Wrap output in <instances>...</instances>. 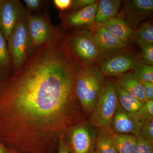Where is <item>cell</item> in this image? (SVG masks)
I'll return each mask as SVG.
<instances>
[{
    "label": "cell",
    "instance_id": "9c48e42d",
    "mask_svg": "<svg viewBox=\"0 0 153 153\" xmlns=\"http://www.w3.org/2000/svg\"><path fill=\"white\" fill-rule=\"evenodd\" d=\"M138 60L130 52H121L102 60L99 68L105 76H117L134 70Z\"/></svg>",
    "mask_w": 153,
    "mask_h": 153
},
{
    "label": "cell",
    "instance_id": "83f0119b",
    "mask_svg": "<svg viewBox=\"0 0 153 153\" xmlns=\"http://www.w3.org/2000/svg\"><path fill=\"white\" fill-rule=\"evenodd\" d=\"M96 1L95 0H74L72 1L71 7L74 10H79L94 4Z\"/></svg>",
    "mask_w": 153,
    "mask_h": 153
},
{
    "label": "cell",
    "instance_id": "9a60e30c",
    "mask_svg": "<svg viewBox=\"0 0 153 153\" xmlns=\"http://www.w3.org/2000/svg\"><path fill=\"white\" fill-rule=\"evenodd\" d=\"M99 27L105 28L122 41L127 43L135 33L123 19L119 17H115Z\"/></svg>",
    "mask_w": 153,
    "mask_h": 153
},
{
    "label": "cell",
    "instance_id": "d6986e66",
    "mask_svg": "<svg viewBox=\"0 0 153 153\" xmlns=\"http://www.w3.org/2000/svg\"><path fill=\"white\" fill-rule=\"evenodd\" d=\"M116 88L117 100L122 107L131 114L138 112L144 102L123 90L116 82Z\"/></svg>",
    "mask_w": 153,
    "mask_h": 153
},
{
    "label": "cell",
    "instance_id": "cb8c5ba5",
    "mask_svg": "<svg viewBox=\"0 0 153 153\" xmlns=\"http://www.w3.org/2000/svg\"><path fill=\"white\" fill-rule=\"evenodd\" d=\"M137 141L133 153H153V145L140 134L137 137Z\"/></svg>",
    "mask_w": 153,
    "mask_h": 153
},
{
    "label": "cell",
    "instance_id": "5bb4252c",
    "mask_svg": "<svg viewBox=\"0 0 153 153\" xmlns=\"http://www.w3.org/2000/svg\"><path fill=\"white\" fill-rule=\"evenodd\" d=\"M115 81L123 90L142 102H146L142 82L134 72L129 71L117 76Z\"/></svg>",
    "mask_w": 153,
    "mask_h": 153
},
{
    "label": "cell",
    "instance_id": "7a4b0ae2",
    "mask_svg": "<svg viewBox=\"0 0 153 153\" xmlns=\"http://www.w3.org/2000/svg\"><path fill=\"white\" fill-rule=\"evenodd\" d=\"M105 79L99 67L80 64L75 81V94L88 118L98 100Z\"/></svg>",
    "mask_w": 153,
    "mask_h": 153
},
{
    "label": "cell",
    "instance_id": "1f68e13d",
    "mask_svg": "<svg viewBox=\"0 0 153 153\" xmlns=\"http://www.w3.org/2000/svg\"><path fill=\"white\" fill-rule=\"evenodd\" d=\"M0 153H15V152L7 148L0 142Z\"/></svg>",
    "mask_w": 153,
    "mask_h": 153
},
{
    "label": "cell",
    "instance_id": "52a82bcc",
    "mask_svg": "<svg viewBox=\"0 0 153 153\" xmlns=\"http://www.w3.org/2000/svg\"><path fill=\"white\" fill-rule=\"evenodd\" d=\"M26 20L35 49L55 40L61 33L52 25L45 14L33 15L27 11Z\"/></svg>",
    "mask_w": 153,
    "mask_h": 153
},
{
    "label": "cell",
    "instance_id": "6da1fadb",
    "mask_svg": "<svg viewBox=\"0 0 153 153\" xmlns=\"http://www.w3.org/2000/svg\"><path fill=\"white\" fill-rule=\"evenodd\" d=\"M80 65L57 39L0 82V142L17 153H57L65 131L88 119L75 94Z\"/></svg>",
    "mask_w": 153,
    "mask_h": 153
},
{
    "label": "cell",
    "instance_id": "836d02e7",
    "mask_svg": "<svg viewBox=\"0 0 153 153\" xmlns=\"http://www.w3.org/2000/svg\"><path fill=\"white\" fill-rule=\"evenodd\" d=\"M2 1V0H0V4H1V3Z\"/></svg>",
    "mask_w": 153,
    "mask_h": 153
},
{
    "label": "cell",
    "instance_id": "30bf717a",
    "mask_svg": "<svg viewBox=\"0 0 153 153\" xmlns=\"http://www.w3.org/2000/svg\"><path fill=\"white\" fill-rule=\"evenodd\" d=\"M125 21L133 29L150 16L153 13V0L126 1L124 6Z\"/></svg>",
    "mask_w": 153,
    "mask_h": 153
},
{
    "label": "cell",
    "instance_id": "603a6c76",
    "mask_svg": "<svg viewBox=\"0 0 153 153\" xmlns=\"http://www.w3.org/2000/svg\"><path fill=\"white\" fill-rule=\"evenodd\" d=\"M133 115L137 120L143 124L153 119V100L145 102L139 111Z\"/></svg>",
    "mask_w": 153,
    "mask_h": 153
},
{
    "label": "cell",
    "instance_id": "484cf974",
    "mask_svg": "<svg viewBox=\"0 0 153 153\" xmlns=\"http://www.w3.org/2000/svg\"><path fill=\"white\" fill-rule=\"evenodd\" d=\"M142 60L149 65H153V44L142 48Z\"/></svg>",
    "mask_w": 153,
    "mask_h": 153
},
{
    "label": "cell",
    "instance_id": "8992f818",
    "mask_svg": "<svg viewBox=\"0 0 153 153\" xmlns=\"http://www.w3.org/2000/svg\"><path fill=\"white\" fill-rule=\"evenodd\" d=\"M66 40L71 53L80 64L94 65L102 55L91 31H76L70 37L66 38Z\"/></svg>",
    "mask_w": 153,
    "mask_h": 153
},
{
    "label": "cell",
    "instance_id": "4316f807",
    "mask_svg": "<svg viewBox=\"0 0 153 153\" xmlns=\"http://www.w3.org/2000/svg\"><path fill=\"white\" fill-rule=\"evenodd\" d=\"M146 101L153 100V82L142 81Z\"/></svg>",
    "mask_w": 153,
    "mask_h": 153
},
{
    "label": "cell",
    "instance_id": "4fadbf2b",
    "mask_svg": "<svg viewBox=\"0 0 153 153\" xmlns=\"http://www.w3.org/2000/svg\"><path fill=\"white\" fill-rule=\"evenodd\" d=\"M93 34L102 54L108 51L123 49L127 46V42L122 41L102 27H99Z\"/></svg>",
    "mask_w": 153,
    "mask_h": 153
},
{
    "label": "cell",
    "instance_id": "ba28073f",
    "mask_svg": "<svg viewBox=\"0 0 153 153\" xmlns=\"http://www.w3.org/2000/svg\"><path fill=\"white\" fill-rule=\"evenodd\" d=\"M26 13L20 1H2L0 4V33L7 41L17 22Z\"/></svg>",
    "mask_w": 153,
    "mask_h": 153
},
{
    "label": "cell",
    "instance_id": "d4e9b609",
    "mask_svg": "<svg viewBox=\"0 0 153 153\" xmlns=\"http://www.w3.org/2000/svg\"><path fill=\"white\" fill-rule=\"evenodd\" d=\"M140 134L149 143L153 145V119L143 124Z\"/></svg>",
    "mask_w": 153,
    "mask_h": 153
},
{
    "label": "cell",
    "instance_id": "e0dca14e",
    "mask_svg": "<svg viewBox=\"0 0 153 153\" xmlns=\"http://www.w3.org/2000/svg\"><path fill=\"white\" fill-rule=\"evenodd\" d=\"M13 74V69L7 43L0 33V82L7 79Z\"/></svg>",
    "mask_w": 153,
    "mask_h": 153
},
{
    "label": "cell",
    "instance_id": "4dcf8cb0",
    "mask_svg": "<svg viewBox=\"0 0 153 153\" xmlns=\"http://www.w3.org/2000/svg\"><path fill=\"white\" fill-rule=\"evenodd\" d=\"M57 153H69L63 135L60 137L59 140Z\"/></svg>",
    "mask_w": 153,
    "mask_h": 153
},
{
    "label": "cell",
    "instance_id": "5b68a950",
    "mask_svg": "<svg viewBox=\"0 0 153 153\" xmlns=\"http://www.w3.org/2000/svg\"><path fill=\"white\" fill-rule=\"evenodd\" d=\"M97 128L85 119L69 128L63 134L69 153H93Z\"/></svg>",
    "mask_w": 153,
    "mask_h": 153
},
{
    "label": "cell",
    "instance_id": "ac0fdd59",
    "mask_svg": "<svg viewBox=\"0 0 153 153\" xmlns=\"http://www.w3.org/2000/svg\"><path fill=\"white\" fill-rule=\"evenodd\" d=\"M111 128H97L96 150L99 153H118L112 142Z\"/></svg>",
    "mask_w": 153,
    "mask_h": 153
},
{
    "label": "cell",
    "instance_id": "2e32d148",
    "mask_svg": "<svg viewBox=\"0 0 153 153\" xmlns=\"http://www.w3.org/2000/svg\"><path fill=\"white\" fill-rule=\"evenodd\" d=\"M120 0H101L98 2L95 22L98 25L114 18L121 4Z\"/></svg>",
    "mask_w": 153,
    "mask_h": 153
},
{
    "label": "cell",
    "instance_id": "e575fe53",
    "mask_svg": "<svg viewBox=\"0 0 153 153\" xmlns=\"http://www.w3.org/2000/svg\"><path fill=\"white\" fill-rule=\"evenodd\" d=\"M15 153H16V152H15Z\"/></svg>",
    "mask_w": 153,
    "mask_h": 153
},
{
    "label": "cell",
    "instance_id": "7c38bea8",
    "mask_svg": "<svg viewBox=\"0 0 153 153\" xmlns=\"http://www.w3.org/2000/svg\"><path fill=\"white\" fill-rule=\"evenodd\" d=\"M98 2L79 9L65 16L63 23L66 27H71L91 25L95 22Z\"/></svg>",
    "mask_w": 153,
    "mask_h": 153
},
{
    "label": "cell",
    "instance_id": "d6a6232c",
    "mask_svg": "<svg viewBox=\"0 0 153 153\" xmlns=\"http://www.w3.org/2000/svg\"><path fill=\"white\" fill-rule=\"evenodd\" d=\"M93 153H99L98 152H97V151L95 150V151H94V152Z\"/></svg>",
    "mask_w": 153,
    "mask_h": 153
},
{
    "label": "cell",
    "instance_id": "277c9868",
    "mask_svg": "<svg viewBox=\"0 0 153 153\" xmlns=\"http://www.w3.org/2000/svg\"><path fill=\"white\" fill-rule=\"evenodd\" d=\"M117 102L115 80L105 78L95 108L88 120L97 128H111Z\"/></svg>",
    "mask_w": 153,
    "mask_h": 153
},
{
    "label": "cell",
    "instance_id": "f546056e",
    "mask_svg": "<svg viewBox=\"0 0 153 153\" xmlns=\"http://www.w3.org/2000/svg\"><path fill=\"white\" fill-rule=\"evenodd\" d=\"M26 7L30 10L35 11L40 8L42 1L40 0H24Z\"/></svg>",
    "mask_w": 153,
    "mask_h": 153
},
{
    "label": "cell",
    "instance_id": "ffe728a7",
    "mask_svg": "<svg viewBox=\"0 0 153 153\" xmlns=\"http://www.w3.org/2000/svg\"><path fill=\"white\" fill-rule=\"evenodd\" d=\"M137 141V137L131 134H113V143L118 153H133Z\"/></svg>",
    "mask_w": 153,
    "mask_h": 153
},
{
    "label": "cell",
    "instance_id": "3957f363",
    "mask_svg": "<svg viewBox=\"0 0 153 153\" xmlns=\"http://www.w3.org/2000/svg\"><path fill=\"white\" fill-rule=\"evenodd\" d=\"M7 43L14 73L28 62L35 50L28 31L26 14L17 22Z\"/></svg>",
    "mask_w": 153,
    "mask_h": 153
},
{
    "label": "cell",
    "instance_id": "44dd1931",
    "mask_svg": "<svg viewBox=\"0 0 153 153\" xmlns=\"http://www.w3.org/2000/svg\"><path fill=\"white\" fill-rule=\"evenodd\" d=\"M135 40L141 48L153 44V25L152 21L143 23L136 32Z\"/></svg>",
    "mask_w": 153,
    "mask_h": 153
},
{
    "label": "cell",
    "instance_id": "f1b7e54d",
    "mask_svg": "<svg viewBox=\"0 0 153 153\" xmlns=\"http://www.w3.org/2000/svg\"><path fill=\"white\" fill-rule=\"evenodd\" d=\"M72 1V0H54L53 3L57 9L64 11L71 7Z\"/></svg>",
    "mask_w": 153,
    "mask_h": 153
},
{
    "label": "cell",
    "instance_id": "7402d4cb",
    "mask_svg": "<svg viewBox=\"0 0 153 153\" xmlns=\"http://www.w3.org/2000/svg\"><path fill=\"white\" fill-rule=\"evenodd\" d=\"M134 73L142 81L153 82V66L149 65L142 59H139Z\"/></svg>",
    "mask_w": 153,
    "mask_h": 153
},
{
    "label": "cell",
    "instance_id": "8fae6325",
    "mask_svg": "<svg viewBox=\"0 0 153 153\" xmlns=\"http://www.w3.org/2000/svg\"><path fill=\"white\" fill-rule=\"evenodd\" d=\"M143 124L133 115L124 109L118 101L111 125L114 133L131 134L137 137L140 134V131Z\"/></svg>",
    "mask_w": 153,
    "mask_h": 153
}]
</instances>
